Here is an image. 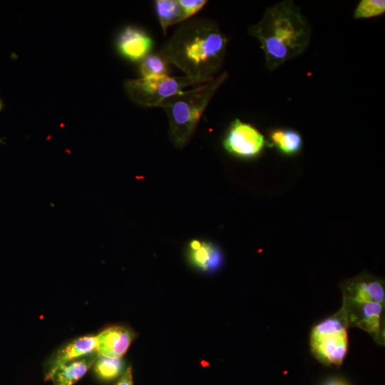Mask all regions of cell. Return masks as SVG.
Here are the masks:
<instances>
[{"instance_id":"1","label":"cell","mask_w":385,"mask_h":385,"mask_svg":"<svg viewBox=\"0 0 385 385\" xmlns=\"http://www.w3.org/2000/svg\"><path fill=\"white\" fill-rule=\"evenodd\" d=\"M227 38L213 21L189 19L180 25L159 54L185 76L207 82L221 68Z\"/></svg>"},{"instance_id":"2","label":"cell","mask_w":385,"mask_h":385,"mask_svg":"<svg viewBox=\"0 0 385 385\" xmlns=\"http://www.w3.org/2000/svg\"><path fill=\"white\" fill-rule=\"evenodd\" d=\"M248 32L260 41L270 71L302 53L311 34L307 21L291 1L267 8L262 19L251 26Z\"/></svg>"},{"instance_id":"3","label":"cell","mask_w":385,"mask_h":385,"mask_svg":"<svg viewBox=\"0 0 385 385\" xmlns=\"http://www.w3.org/2000/svg\"><path fill=\"white\" fill-rule=\"evenodd\" d=\"M227 78V73L167 99L159 107L163 108L169 121L171 143L183 148L191 140L200 119L217 89Z\"/></svg>"},{"instance_id":"4","label":"cell","mask_w":385,"mask_h":385,"mask_svg":"<svg viewBox=\"0 0 385 385\" xmlns=\"http://www.w3.org/2000/svg\"><path fill=\"white\" fill-rule=\"evenodd\" d=\"M347 329L337 312L313 326L309 346L314 358L323 365L340 366L348 352Z\"/></svg>"},{"instance_id":"5","label":"cell","mask_w":385,"mask_h":385,"mask_svg":"<svg viewBox=\"0 0 385 385\" xmlns=\"http://www.w3.org/2000/svg\"><path fill=\"white\" fill-rule=\"evenodd\" d=\"M200 83L202 80L183 76L140 77L124 83L126 93L130 100L143 107H159L162 103L184 88Z\"/></svg>"},{"instance_id":"6","label":"cell","mask_w":385,"mask_h":385,"mask_svg":"<svg viewBox=\"0 0 385 385\" xmlns=\"http://www.w3.org/2000/svg\"><path fill=\"white\" fill-rule=\"evenodd\" d=\"M337 313L347 327L367 332L379 345L385 343L384 304L343 300Z\"/></svg>"},{"instance_id":"7","label":"cell","mask_w":385,"mask_h":385,"mask_svg":"<svg viewBox=\"0 0 385 385\" xmlns=\"http://www.w3.org/2000/svg\"><path fill=\"white\" fill-rule=\"evenodd\" d=\"M222 144L230 155L242 159H252L262 153L267 142L255 127L235 119L230 123Z\"/></svg>"},{"instance_id":"8","label":"cell","mask_w":385,"mask_h":385,"mask_svg":"<svg viewBox=\"0 0 385 385\" xmlns=\"http://www.w3.org/2000/svg\"><path fill=\"white\" fill-rule=\"evenodd\" d=\"M339 287L343 300L385 304L384 282L374 274L361 273L343 281Z\"/></svg>"},{"instance_id":"9","label":"cell","mask_w":385,"mask_h":385,"mask_svg":"<svg viewBox=\"0 0 385 385\" xmlns=\"http://www.w3.org/2000/svg\"><path fill=\"white\" fill-rule=\"evenodd\" d=\"M96 335H88L75 339L57 350L50 358L46 377L51 379L54 373L64 364L96 352Z\"/></svg>"},{"instance_id":"10","label":"cell","mask_w":385,"mask_h":385,"mask_svg":"<svg viewBox=\"0 0 385 385\" xmlns=\"http://www.w3.org/2000/svg\"><path fill=\"white\" fill-rule=\"evenodd\" d=\"M116 44L121 56L128 60L138 61L150 53L153 41L144 31L129 26L119 34Z\"/></svg>"},{"instance_id":"11","label":"cell","mask_w":385,"mask_h":385,"mask_svg":"<svg viewBox=\"0 0 385 385\" xmlns=\"http://www.w3.org/2000/svg\"><path fill=\"white\" fill-rule=\"evenodd\" d=\"M133 337V333L125 327H108L96 335V353L98 356L121 358L128 349Z\"/></svg>"},{"instance_id":"12","label":"cell","mask_w":385,"mask_h":385,"mask_svg":"<svg viewBox=\"0 0 385 385\" xmlns=\"http://www.w3.org/2000/svg\"><path fill=\"white\" fill-rule=\"evenodd\" d=\"M189 259L197 269L204 272H214L220 267L223 256L217 245L193 240L189 244Z\"/></svg>"},{"instance_id":"13","label":"cell","mask_w":385,"mask_h":385,"mask_svg":"<svg viewBox=\"0 0 385 385\" xmlns=\"http://www.w3.org/2000/svg\"><path fill=\"white\" fill-rule=\"evenodd\" d=\"M98 357L96 352L68 362L60 367L51 379L54 385H73L94 364Z\"/></svg>"},{"instance_id":"14","label":"cell","mask_w":385,"mask_h":385,"mask_svg":"<svg viewBox=\"0 0 385 385\" xmlns=\"http://www.w3.org/2000/svg\"><path fill=\"white\" fill-rule=\"evenodd\" d=\"M284 155L299 153L303 146V140L299 132L290 128H274L270 131L269 143Z\"/></svg>"},{"instance_id":"15","label":"cell","mask_w":385,"mask_h":385,"mask_svg":"<svg viewBox=\"0 0 385 385\" xmlns=\"http://www.w3.org/2000/svg\"><path fill=\"white\" fill-rule=\"evenodd\" d=\"M154 5L163 34L169 26L185 21L178 0H156Z\"/></svg>"},{"instance_id":"16","label":"cell","mask_w":385,"mask_h":385,"mask_svg":"<svg viewBox=\"0 0 385 385\" xmlns=\"http://www.w3.org/2000/svg\"><path fill=\"white\" fill-rule=\"evenodd\" d=\"M93 365L97 376L104 381L117 378L124 369V362L121 358L98 356Z\"/></svg>"},{"instance_id":"17","label":"cell","mask_w":385,"mask_h":385,"mask_svg":"<svg viewBox=\"0 0 385 385\" xmlns=\"http://www.w3.org/2000/svg\"><path fill=\"white\" fill-rule=\"evenodd\" d=\"M168 63L158 53H150L140 61L141 77L168 76Z\"/></svg>"},{"instance_id":"18","label":"cell","mask_w":385,"mask_h":385,"mask_svg":"<svg viewBox=\"0 0 385 385\" xmlns=\"http://www.w3.org/2000/svg\"><path fill=\"white\" fill-rule=\"evenodd\" d=\"M385 11V1L381 0H361L354 12V19H366L380 16Z\"/></svg>"},{"instance_id":"19","label":"cell","mask_w":385,"mask_h":385,"mask_svg":"<svg viewBox=\"0 0 385 385\" xmlns=\"http://www.w3.org/2000/svg\"><path fill=\"white\" fill-rule=\"evenodd\" d=\"M182 9L185 20L191 18L194 14L201 10L206 4L205 0H178Z\"/></svg>"},{"instance_id":"20","label":"cell","mask_w":385,"mask_h":385,"mask_svg":"<svg viewBox=\"0 0 385 385\" xmlns=\"http://www.w3.org/2000/svg\"><path fill=\"white\" fill-rule=\"evenodd\" d=\"M115 385H133L131 367H128Z\"/></svg>"},{"instance_id":"21","label":"cell","mask_w":385,"mask_h":385,"mask_svg":"<svg viewBox=\"0 0 385 385\" xmlns=\"http://www.w3.org/2000/svg\"><path fill=\"white\" fill-rule=\"evenodd\" d=\"M323 385H349L346 381L339 378H332L327 380Z\"/></svg>"},{"instance_id":"22","label":"cell","mask_w":385,"mask_h":385,"mask_svg":"<svg viewBox=\"0 0 385 385\" xmlns=\"http://www.w3.org/2000/svg\"><path fill=\"white\" fill-rule=\"evenodd\" d=\"M2 106H3V103H2V101H1V98H0V111H1V108H2Z\"/></svg>"}]
</instances>
